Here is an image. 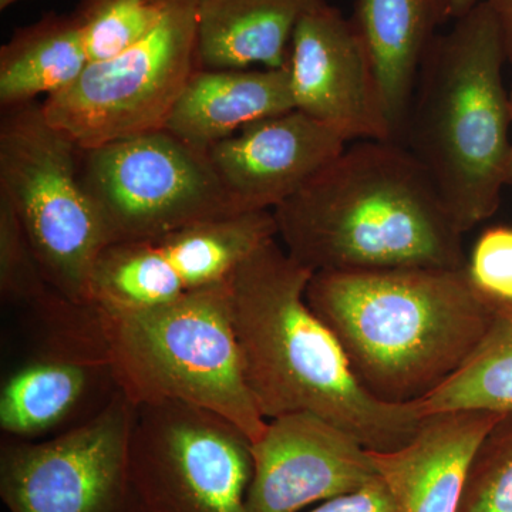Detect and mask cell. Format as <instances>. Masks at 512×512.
I'll return each mask as SVG.
<instances>
[{
	"label": "cell",
	"mask_w": 512,
	"mask_h": 512,
	"mask_svg": "<svg viewBox=\"0 0 512 512\" xmlns=\"http://www.w3.org/2000/svg\"><path fill=\"white\" fill-rule=\"evenodd\" d=\"M269 239L228 281L229 311L245 382L265 420L311 413L373 451L416 436L419 400L387 403L359 382L339 339L312 311L306 289L315 272Z\"/></svg>",
	"instance_id": "1"
},
{
	"label": "cell",
	"mask_w": 512,
	"mask_h": 512,
	"mask_svg": "<svg viewBox=\"0 0 512 512\" xmlns=\"http://www.w3.org/2000/svg\"><path fill=\"white\" fill-rule=\"evenodd\" d=\"M272 212L286 252L313 272L467 268L464 232L393 141L346 146Z\"/></svg>",
	"instance_id": "2"
},
{
	"label": "cell",
	"mask_w": 512,
	"mask_h": 512,
	"mask_svg": "<svg viewBox=\"0 0 512 512\" xmlns=\"http://www.w3.org/2000/svg\"><path fill=\"white\" fill-rule=\"evenodd\" d=\"M306 301L359 382L387 403L417 402L453 376L497 308L467 268L315 272Z\"/></svg>",
	"instance_id": "3"
},
{
	"label": "cell",
	"mask_w": 512,
	"mask_h": 512,
	"mask_svg": "<svg viewBox=\"0 0 512 512\" xmlns=\"http://www.w3.org/2000/svg\"><path fill=\"white\" fill-rule=\"evenodd\" d=\"M505 62L500 25L483 0L434 39L404 130L403 146L464 234L493 217L507 187L512 123Z\"/></svg>",
	"instance_id": "4"
},
{
	"label": "cell",
	"mask_w": 512,
	"mask_h": 512,
	"mask_svg": "<svg viewBox=\"0 0 512 512\" xmlns=\"http://www.w3.org/2000/svg\"><path fill=\"white\" fill-rule=\"evenodd\" d=\"M228 281L151 308H92L111 379L128 402L192 404L231 421L255 443L268 420L245 382Z\"/></svg>",
	"instance_id": "5"
},
{
	"label": "cell",
	"mask_w": 512,
	"mask_h": 512,
	"mask_svg": "<svg viewBox=\"0 0 512 512\" xmlns=\"http://www.w3.org/2000/svg\"><path fill=\"white\" fill-rule=\"evenodd\" d=\"M80 147L47 121L42 101L2 110L0 194L15 208L47 281L89 305L106 232L79 175Z\"/></svg>",
	"instance_id": "6"
},
{
	"label": "cell",
	"mask_w": 512,
	"mask_h": 512,
	"mask_svg": "<svg viewBox=\"0 0 512 512\" xmlns=\"http://www.w3.org/2000/svg\"><path fill=\"white\" fill-rule=\"evenodd\" d=\"M79 175L109 245L241 214L208 151L167 128L80 148Z\"/></svg>",
	"instance_id": "7"
},
{
	"label": "cell",
	"mask_w": 512,
	"mask_h": 512,
	"mask_svg": "<svg viewBox=\"0 0 512 512\" xmlns=\"http://www.w3.org/2000/svg\"><path fill=\"white\" fill-rule=\"evenodd\" d=\"M252 441L231 421L180 402L136 407L128 477L134 512H249Z\"/></svg>",
	"instance_id": "8"
},
{
	"label": "cell",
	"mask_w": 512,
	"mask_h": 512,
	"mask_svg": "<svg viewBox=\"0 0 512 512\" xmlns=\"http://www.w3.org/2000/svg\"><path fill=\"white\" fill-rule=\"evenodd\" d=\"M197 69V0H177L150 35L43 100V113L83 150L160 130Z\"/></svg>",
	"instance_id": "9"
},
{
	"label": "cell",
	"mask_w": 512,
	"mask_h": 512,
	"mask_svg": "<svg viewBox=\"0 0 512 512\" xmlns=\"http://www.w3.org/2000/svg\"><path fill=\"white\" fill-rule=\"evenodd\" d=\"M136 406L114 390L97 412L46 440L0 451V497L9 512H134L128 453Z\"/></svg>",
	"instance_id": "10"
},
{
	"label": "cell",
	"mask_w": 512,
	"mask_h": 512,
	"mask_svg": "<svg viewBox=\"0 0 512 512\" xmlns=\"http://www.w3.org/2000/svg\"><path fill=\"white\" fill-rule=\"evenodd\" d=\"M274 238V212L259 211L109 245L94 266L89 305L151 308L225 284L247 256Z\"/></svg>",
	"instance_id": "11"
},
{
	"label": "cell",
	"mask_w": 512,
	"mask_h": 512,
	"mask_svg": "<svg viewBox=\"0 0 512 512\" xmlns=\"http://www.w3.org/2000/svg\"><path fill=\"white\" fill-rule=\"evenodd\" d=\"M289 70L296 110L338 131L348 143L393 141L362 37L352 19L326 0L299 22Z\"/></svg>",
	"instance_id": "12"
},
{
	"label": "cell",
	"mask_w": 512,
	"mask_h": 512,
	"mask_svg": "<svg viewBox=\"0 0 512 512\" xmlns=\"http://www.w3.org/2000/svg\"><path fill=\"white\" fill-rule=\"evenodd\" d=\"M252 458L249 512H299L377 477L366 447L311 413L268 420L261 439L252 443Z\"/></svg>",
	"instance_id": "13"
},
{
	"label": "cell",
	"mask_w": 512,
	"mask_h": 512,
	"mask_svg": "<svg viewBox=\"0 0 512 512\" xmlns=\"http://www.w3.org/2000/svg\"><path fill=\"white\" fill-rule=\"evenodd\" d=\"M348 146L338 131L291 110L242 128L208 156L241 214L274 211Z\"/></svg>",
	"instance_id": "14"
},
{
	"label": "cell",
	"mask_w": 512,
	"mask_h": 512,
	"mask_svg": "<svg viewBox=\"0 0 512 512\" xmlns=\"http://www.w3.org/2000/svg\"><path fill=\"white\" fill-rule=\"evenodd\" d=\"M40 355L2 384L0 429L13 440H40L63 426L100 382L113 383L99 332H47Z\"/></svg>",
	"instance_id": "15"
},
{
	"label": "cell",
	"mask_w": 512,
	"mask_h": 512,
	"mask_svg": "<svg viewBox=\"0 0 512 512\" xmlns=\"http://www.w3.org/2000/svg\"><path fill=\"white\" fill-rule=\"evenodd\" d=\"M504 413L429 414L409 443L392 451L369 450L397 512H457L471 460Z\"/></svg>",
	"instance_id": "16"
},
{
	"label": "cell",
	"mask_w": 512,
	"mask_h": 512,
	"mask_svg": "<svg viewBox=\"0 0 512 512\" xmlns=\"http://www.w3.org/2000/svg\"><path fill=\"white\" fill-rule=\"evenodd\" d=\"M446 20H453L448 0H356L352 22L375 70L394 143H403L421 64Z\"/></svg>",
	"instance_id": "17"
},
{
	"label": "cell",
	"mask_w": 512,
	"mask_h": 512,
	"mask_svg": "<svg viewBox=\"0 0 512 512\" xmlns=\"http://www.w3.org/2000/svg\"><path fill=\"white\" fill-rule=\"evenodd\" d=\"M295 110L291 70L200 69L185 83L165 127L208 151L242 128Z\"/></svg>",
	"instance_id": "18"
},
{
	"label": "cell",
	"mask_w": 512,
	"mask_h": 512,
	"mask_svg": "<svg viewBox=\"0 0 512 512\" xmlns=\"http://www.w3.org/2000/svg\"><path fill=\"white\" fill-rule=\"evenodd\" d=\"M323 0H197L200 69H285L293 35Z\"/></svg>",
	"instance_id": "19"
},
{
	"label": "cell",
	"mask_w": 512,
	"mask_h": 512,
	"mask_svg": "<svg viewBox=\"0 0 512 512\" xmlns=\"http://www.w3.org/2000/svg\"><path fill=\"white\" fill-rule=\"evenodd\" d=\"M90 59L74 13L49 12L0 47V106L15 109L72 86Z\"/></svg>",
	"instance_id": "20"
},
{
	"label": "cell",
	"mask_w": 512,
	"mask_h": 512,
	"mask_svg": "<svg viewBox=\"0 0 512 512\" xmlns=\"http://www.w3.org/2000/svg\"><path fill=\"white\" fill-rule=\"evenodd\" d=\"M419 403L426 416L454 410H512V302H497L477 349Z\"/></svg>",
	"instance_id": "21"
},
{
	"label": "cell",
	"mask_w": 512,
	"mask_h": 512,
	"mask_svg": "<svg viewBox=\"0 0 512 512\" xmlns=\"http://www.w3.org/2000/svg\"><path fill=\"white\" fill-rule=\"evenodd\" d=\"M0 295L28 308L46 329L72 325L89 306L64 298L47 281L15 208L0 194Z\"/></svg>",
	"instance_id": "22"
},
{
	"label": "cell",
	"mask_w": 512,
	"mask_h": 512,
	"mask_svg": "<svg viewBox=\"0 0 512 512\" xmlns=\"http://www.w3.org/2000/svg\"><path fill=\"white\" fill-rule=\"evenodd\" d=\"M177 0H82L74 10L90 63L136 45L163 22Z\"/></svg>",
	"instance_id": "23"
},
{
	"label": "cell",
	"mask_w": 512,
	"mask_h": 512,
	"mask_svg": "<svg viewBox=\"0 0 512 512\" xmlns=\"http://www.w3.org/2000/svg\"><path fill=\"white\" fill-rule=\"evenodd\" d=\"M457 512H512V410L477 448Z\"/></svg>",
	"instance_id": "24"
},
{
	"label": "cell",
	"mask_w": 512,
	"mask_h": 512,
	"mask_svg": "<svg viewBox=\"0 0 512 512\" xmlns=\"http://www.w3.org/2000/svg\"><path fill=\"white\" fill-rule=\"evenodd\" d=\"M467 272L485 296L512 302V227L485 229L467 259Z\"/></svg>",
	"instance_id": "25"
},
{
	"label": "cell",
	"mask_w": 512,
	"mask_h": 512,
	"mask_svg": "<svg viewBox=\"0 0 512 512\" xmlns=\"http://www.w3.org/2000/svg\"><path fill=\"white\" fill-rule=\"evenodd\" d=\"M311 512H397L389 488L377 476L353 493L323 501Z\"/></svg>",
	"instance_id": "26"
},
{
	"label": "cell",
	"mask_w": 512,
	"mask_h": 512,
	"mask_svg": "<svg viewBox=\"0 0 512 512\" xmlns=\"http://www.w3.org/2000/svg\"><path fill=\"white\" fill-rule=\"evenodd\" d=\"M493 10L503 35L507 62L512 64V0H484Z\"/></svg>",
	"instance_id": "27"
},
{
	"label": "cell",
	"mask_w": 512,
	"mask_h": 512,
	"mask_svg": "<svg viewBox=\"0 0 512 512\" xmlns=\"http://www.w3.org/2000/svg\"><path fill=\"white\" fill-rule=\"evenodd\" d=\"M480 2H483V0H448V3H450L451 16H453V20L466 15V13L470 12L471 9L476 8Z\"/></svg>",
	"instance_id": "28"
},
{
	"label": "cell",
	"mask_w": 512,
	"mask_h": 512,
	"mask_svg": "<svg viewBox=\"0 0 512 512\" xmlns=\"http://www.w3.org/2000/svg\"><path fill=\"white\" fill-rule=\"evenodd\" d=\"M508 99H510V114H511V123H512V87H511L510 92H508ZM507 185H511V187H512V144H511V151H510V160H508Z\"/></svg>",
	"instance_id": "29"
},
{
	"label": "cell",
	"mask_w": 512,
	"mask_h": 512,
	"mask_svg": "<svg viewBox=\"0 0 512 512\" xmlns=\"http://www.w3.org/2000/svg\"><path fill=\"white\" fill-rule=\"evenodd\" d=\"M25 2V0H0V10L9 9L10 6L16 5V3Z\"/></svg>",
	"instance_id": "30"
}]
</instances>
